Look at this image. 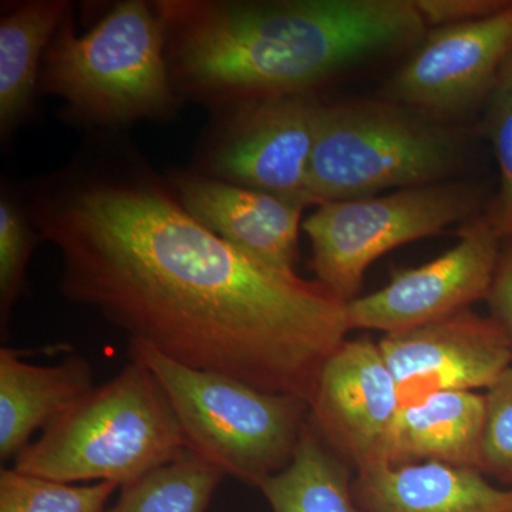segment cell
I'll return each mask as SVG.
<instances>
[{
    "instance_id": "1",
    "label": "cell",
    "mask_w": 512,
    "mask_h": 512,
    "mask_svg": "<svg viewBox=\"0 0 512 512\" xmlns=\"http://www.w3.org/2000/svg\"><path fill=\"white\" fill-rule=\"evenodd\" d=\"M100 143L28 190L63 296L180 365L311 403L348 302L218 237L137 151Z\"/></svg>"
},
{
    "instance_id": "2",
    "label": "cell",
    "mask_w": 512,
    "mask_h": 512,
    "mask_svg": "<svg viewBox=\"0 0 512 512\" xmlns=\"http://www.w3.org/2000/svg\"><path fill=\"white\" fill-rule=\"evenodd\" d=\"M175 92L215 109L305 94L352 63L420 40L410 0H157Z\"/></svg>"
},
{
    "instance_id": "3",
    "label": "cell",
    "mask_w": 512,
    "mask_h": 512,
    "mask_svg": "<svg viewBox=\"0 0 512 512\" xmlns=\"http://www.w3.org/2000/svg\"><path fill=\"white\" fill-rule=\"evenodd\" d=\"M187 450L173 406L156 376L131 357L16 456L15 470L77 484L136 483Z\"/></svg>"
},
{
    "instance_id": "4",
    "label": "cell",
    "mask_w": 512,
    "mask_h": 512,
    "mask_svg": "<svg viewBox=\"0 0 512 512\" xmlns=\"http://www.w3.org/2000/svg\"><path fill=\"white\" fill-rule=\"evenodd\" d=\"M40 86L87 126L119 128L170 120L181 109L165 57L163 20L153 3H116L84 35L67 15L47 47Z\"/></svg>"
},
{
    "instance_id": "5",
    "label": "cell",
    "mask_w": 512,
    "mask_h": 512,
    "mask_svg": "<svg viewBox=\"0 0 512 512\" xmlns=\"http://www.w3.org/2000/svg\"><path fill=\"white\" fill-rule=\"evenodd\" d=\"M130 357L163 387L188 450L225 476L259 488L291 463L309 421L301 397L180 365L140 343H130Z\"/></svg>"
},
{
    "instance_id": "6",
    "label": "cell",
    "mask_w": 512,
    "mask_h": 512,
    "mask_svg": "<svg viewBox=\"0 0 512 512\" xmlns=\"http://www.w3.org/2000/svg\"><path fill=\"white\" fill-rule=\"evenodd\" d=\"M457 163L453 138L384 107L320 106L309 167L312 204L434 184Z\"/></svg>"
},
{
    "instance_id": "7",
    "label": "cell",
    "mask_w": 512,
    "mask_h": 512,
    "mask_svg": "<svg viewBox=\"0 0 512 512\" xmlns=\"http://www.w3.org/2000/svg\"><path fill=\"white\" fill-rule=\"evenodd\" d=\"M476 208L461 185H423L359 200L329 201L303 221L316 281L345 302L357 298L367 268L394 248L433 237Z\"/></svg>"
},
{
    "instance_id": "8",
    "label": "cell",
    "mask_w": 512,
    "mask_h": 512,
    "mask_svg": "<svg viewBox=\"0 0 512 512\" xmlns=\"http://www.w3.org/2000/svg\"><path fill=\"white\" fill-rule=\"evenodd\" d=\"M319 109L305 94L222 109L194 171L308 207Z\"/></svg>"
},
{
    "instance_id": "9",
    "label": "cell",
    "mask_w": 512,
    "mask_h": 512,
    "mask_svg": "<svg viewBox=\"0 0 512 512\" xmlns=\"http://www.w3.org/2000/svg\"><path fill=\"white\" fill-rule=\"evenodd\" d=\"M491 220L468 225L456 247L419 268L394 272L389 284L348 303L350 328L390 335L419 328L487 299L500 261Z\"/></svg>"
},
{
    "instance_id": "10",
    "label": "cell",
    "mask_w": 512,
    "mask_h": 512,
    "mask_svg": "<svg viewBox=\"0 0 512 512\" xmlns=\"http://www.w3.org/2000/svg\"><path fill=\"white\" fill-rule=\"evenodd\" d=\"M402 406L431 393L490 389L512 367L510 340L493 318L464 309L379 342Z\"/></svg>"
},
{
    "instance_id": "11",
    "label": "cell",
    "mask_w": 512,
    "mask_h": 512,
    "mask_svg": "<svg viewBox=\"0 0 512 512\" xmlns=\"http://www.w3.org/2000/svg\"><path fill=\"white\" fill-rule=\"evenodd\" d=\"M512 53V3L487 18L431 30L394 76L397 99L436 116H457L493 90Z\"/></svg>"
},
{
    "instance_id": "12",
    "label": "cell",
    "mask_w": 512,
    "mask_h": 512,
    "mask_svg": "<svg viewBox=\"0 0 512 512\" xmlns=\"http://www.w3.org/2000/svg\"><path fill=\"white\" fill-rule=\"evenodd\" d=\"M400 407L379 343L345 340L320 370L309 421L338 456L360 470L382 461Z\"/></svg>"
},
{
    "instance_id": "13",
    "label": "cell",
    "mask_w": 512,
    "mask_h": 512,
    "mask_svg": "<svg viewBox=\"0 0 512 512\" xmlns=\"http://www.w3.org/2000/svg\"><path fill=\"white\" fill-rule=\"evenodd\" d=\"M167 181L185 211L218 237L265 264L295 272L306 205L197 171H177Z\"/></svg>"
},
{
    "instance_id": "14",
    "label": "cell",
    "mask_w": 512,
    "mask_h": 512,
    "mask_svg": "<svg viewBox=\"0 0 512 512\" xmlns=\"http://www.w3.org/2000/svg\"><path fill=\"white\" fill-rule=\"evenodd\" d=\"M352 487L362 512H512V488L476 468L377 461L357 470Z\"/></svg>"
},
{
    "instance_id": "15",
    "label": "cell",
    "mask_w": 512,
    "mask_h": 512,
    "mask_svg": "<svg viewBox=\"0 0 512 512\" xmlns=\"http://www.w3.org/2000/svg\"><path fill=\"white\" fill-rule=\"evenodd\" d=\"M485 417V394L431 393L400 407L382 461L392 466L443 463L480 470Z\"/></svg>"
},
{
    "instance_id": "16",
    "label": "cell",
    "mask_w": 512,
    "mask_h": 512,
    "mask_svg": "<svg viewBox=\"0 0 512 512\" xmlns=\"http://www.w3.org/2000/svg\"><path fill=\"white\" fill-rule=\"evenodd\" d=\"M89 360L74 356L57 365H33L0 349V458L18 456L30 437L94 389Z\"/></svg>"
},
{
    "instance_id": "17",
    "label": "cell",
    "mask_w": 512,
    "mask_h": 512,
    "mask_svg": "<svg viewBox=\"0 0 512 512\" xmlns=\"http://www.w3.org/2000/svg\"><path fill=\"white\" fill-rule=\"evenodd\" d=\"M72 3L30 0L0 19V133L8 137L28 116L43 59Z\"/></svg>"
},
{
    "instance_id": "18",
    "label": "cell",
    "mask_w": 512,
    "mask_h": 512,
    "mask_svg": "<svg viewBox=\"0 0 512 512\" xmlns=\"http://www.w3.org/2000/svg\"><path fill=\"white\" fill-rule=\"evenodd\" d=\"M274 512H362L348 467L308 421L291 463L259 485Z\"/></svg>"
},
{
    "instance_id": "19",
    "label": "cell",
    "mask_w": 512,
    "mask_h": 512,
    "mask_svg": "<svg viewBox=\"0 0 512 512\" xmlns=\"http://www.w3.org/2000/svg\"><path fill=\"white\" fill-rule=\"evenodd\" d=\"M225 474L185 450L171 463L120 488L117 512H207Z\"/></svg>"
},
{
    "instance_id": "20",
    "label": "cell",
    "mask_w": 512,
    "mask_h": 512,
    "mask_svg": "<svg viewBox=\"0 0 512 512\" xmlns=\"http://www.w3.org/2000/svg\"><path fill=\"white\" fill-rule=\"evenodd\" d=\"M119 488L113 483H60L2 468L0 512H107V503Z\"/></svg>"
},
{
    "instance_id": "21",
    "label": "cell",
    "mask_w": 512,
    "mask_h": 512,
    "mask_svg": "<svg viewBox=\"0 0 512 512\" xmlns=\"http://www.w3.org/2000/svg\"><path fill=\"white\" fill-rule=\"evenodd\" d=\"M39 234L23 208L5 188L0 195V318L8 328L10 313L25 281L26 266Z\"/></svg>"
},
{
    "instance_id": "22",
    "label": "cell",
    "mask_w": 512,
    "mask_h": 512,
    "mask_svg": "<svg viewBox=\"0 0 512 512\" xmlns=\"http://www.w3.org/2000/svg\"><path fill=\"white\" fill-rule=\"evenodd\" d=\"M487 99L485 123L501 177L500 197L491 222L501 237H512V53Z\"/></svg>"
},
{
    "instance_id": "23",
    "label": "cell",
    "mask_w": 512,
    "mask_h": 512,
    "mask_svg": "<svg viewBox=\"0 0 512 512\" xmlns=\"http://www.w3.org/2000/svg\"><path fill=\"white\" fill-rule=\"evenodd\" d=\"M481 473L512 488V367L485 393Z\"/></svg>"
},
{
    "instance_id": "24",
    "label": "cell",
    "mask_w": 512,
    "mask_h": 512,
    "mask_svg": "<svg viewBox=\"0 0 512 512\" xmlns=\"http://www.w3.org/2000/svg\"><path fill=\"white\" fill-rule=\"evenodd\" d=\"M510 2L501 0H416L424 23L436 26L458 25L487 18Z\"/></svg>"
},
{
    "instance_id": "25",
    "label": "cell",
    "mask_w": 512,
    "mask_h": 512,
    "mask_svg": "<svg viewBox=\"0 0 512 512\" xmlns=\"http://www.w3.org/2000/svg\"><path fill=\"white\" fill-rule=\"evenodd\" d=\"M487 301L491 318L503 328L512 349V248L500 255Z\"/></svg>"
},
{
    "instance_id": "26",
    "label": "cell",
    "mask_w": 512,
    "mask_h": 512,
    "mask_svg": "<svg viewBox=\"0 0 512 512\" xmlns=\"http://www.w3.org/2000/svg\"><path fill=\"white\" fill-rule=\"evenodd\" d=\"M107 512H117L116 505H113V507H111L110 510H107Z\"/></svg>"
}]
</instances>
